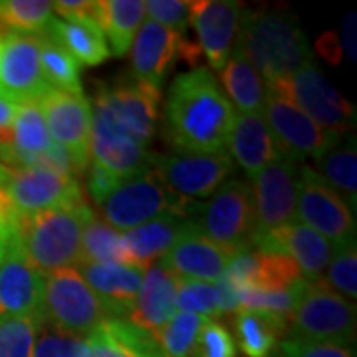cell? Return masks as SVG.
I'll use <instances>...</instances> for the list:
<instances>
[{"instance_id":"obj_4","label":"cell","mask_w":357,"mask_h":357,"mask_svg":"<svg viewBox=\"0 0 357 357\" xmlns=\"http://www.w3.org/2000/svg\"><path fill=\"white\" fill-rule=\"evenodd\" d=\"M102 220L119 232H128L161 217L197 218L201 204L181 199L171 191L155 169L121 178L102 203Z\"/></svg>"},{"instance_id":"obj_35","label":"cell","mask_w":357,"mask_h":357,"mask_svg":"<svg viewBox=\"0 0 357 357\" xmlns=\"http://www.w3.org/2000/svg\"><path fill=\"white\" fill-rule=\"evenodd\" d=\"M52 18L48 0H0V24L10 32L38 36Z\"/></svg>"},{"instance_id":"obj_14","label":"cell","mask_w":357,"mask_h":357,"mask_svg":"<svg viewBox=\"0 0 357 357\" xmlns=\"http://www.w3.org/2000/svg\"><path fill=\"white\" fill-rule=\"evenodd\" d=\"M264 119L280 147L282 155H288L302 163V159L312 157L314 161L344 139L332 131L321 129L296 105L268 91L264 105Z\"/></svg>"},{"instance_id":"obj_38","label":"cell","mask_w":357,"mask_h":357,"mask_svg":"<svg viewBox=\"0 0 357 357\" xmlns=\"http://www.w3.org/2000/svg\"><path fill=\"white\" fill-rule=\"evenodd\" d=\"M321 282L333 292L356 302L357 298V250L356 243L337 246L330 264L326 268Z\"/></svg>"},{"instance_id":"obj_1","label":"cell","mask_w":357,"mask_h":357,"mask_svg":"<svg viewBox=\"0 0 357 357\" xmlns=\"http://www.w3.org/2000/svg\"><path fill=\"white\" fill-rule=\"evenodd\" d=\"M234 107L204 66L178 74L167 96V139L175 151L227 153Z\"/></svg>"},{"instance_id":"obj_51","label":"cell","mask_w":357,"mask_h":357,"mask_svg":"<svg viewBox=\"0 0 357 357\" xmlns=\"http://www.w3.org/2000/svg\"><path fill=\"white\" fill-rule=\"evenodd\" d=\"M356 13H349L345 16L344 24H342V34L337 36L340 38V44H342V50L344 54L351 60L356 62L357 60V42H356Z\"/></svg>"},{"instance_id":"obj_12","label":"cell","mask_w":357,"mask_h":357,"mask_svg":"<svg viewBox=\"0 0 357 357\" xmlns=\"http://www.w3.org/2000/svg\"><path fill=\"white\" fill-rule=\"evenodd\" d=\"M4 192L18 217H30L44 211L84 203V192L77 177L44 167L10 171V181L4 187Z\"/></svg>"},{"instance_id":"obj_3","label":"cell","mask_w":357,"mask_h":357,"mask_svg":"<svg viewBox=\"0 0 357 357\" xmlns=\"http://www.w3.org/2000/svg\"><path fill=\"white\" fill-rule=\"evenodd\" d=\"M96 218L86 201L66 208L44 211L30 217H18V243L30 264L42 276L74 268L82 255V236Z\"/></svg>"},{"instance_id":"obj_32","label":"cell","mask_w":357,"mask_h":357,"mask_svg":"<svg viewBox=\"0 0 357 357\" xmlns=\"http://www.w3.org/2000/svg\"><path fill=\"white\" fill-rule=\"evenodd\" d=\"M40 38V66L52 89H60L66 93L84 96L82 79H79V64L74 56L64 50L58 42L48 34H38Z\"/></svg>"},{"instance_id":"obj_28","label":"cell","mask_w":357,"mask_h":357,"mask_svg":"<svg viewBox=\"0 0 357 357\" xmlns=\"http://www.w3.org/2000/svg\"><path fill=\"white\" fill-rule=\"evenodd\" d=\"M143 20H145V0L96 2V22L102 28L105 40L112 44L109 52L115 58L128 56L133 40L143 26Z\"/></svg>"},{"instance_id":"obj_49","label":"cell","mask_w":357,"mask_h":357,"mask_svg":"<svg viewBox=\"0 0 357 357\" xmlns=\"http://www.w3.org/2000/svg\"><path fill=\"white\" fill-rule=\"evenodd\" d=\"M16 107H18V103L0 93V155L10 149Z\"/></svg>"},{"instance_id":"obj_6","label":"cell","mask_w":357,"mask_h":357,"mask_svg":"<svg viewBox=\"0 0 357 357\" xmlns=\"http://www.w3.org/2000/svg\"><path fill=\"white\" fill-rule=\"evenodd\" d=\"M42 321L56 330L88 337L109 319L102 300L82 278L77 268H62L44 276Z\"/></svg>"},{"instance_id":"obj_9","label":"cell","mask_w":357,"mask_h":357,"mask_svg":"<svg viewBox=\"0 0 357 357\" xmlns=\"http://www.w3.org/2000/svg\"><path fill=\"white\" fill-rule=\"evenodd\" d=\"M335 246L356 243V213L314 171V167L300 165L296 189V218Z\"/></svg>"},{"instance_id":"obj_24","label":"cell","mask_w":357,"mask_h":357,"mask_svg":"<svg viewBox=\"0 0 357 357\" xmlns=\"http://www.w3.org/2000/svg\"><path fill=\"white\" fill-rule=\"evenodd\" d=\"M227 153L232 163H238L244 175L250 178L282 157L280 147L262 114L234 115Z\"/></svg>"},{"instance_id":"obj_27","label":"cell","mask_w":357,"mask_h":357,"mask_svg":"<svg viewBox=\"0 0 357 357\" xmlns=\"http://www.w3.org/2000/svg\"><path fill=\"white\" fill-rule=\"evenodd\" d=\"M44 34H48L64 50L70 52L77 64L100 66L112 56L102 28L93 18H52Z\"/></svg>"},{"instance_id":"obj_45","label":"cell","mask_w":357,"mask_h":357,"mask_svg":"<svg viewBox=\"0 0 357 357\" xmlns=\"http://www.w3.org/2000/svg\"><path fill=\"white\" fill-rule=\"evenodd\" d=\"M88 357H137L103 321L88 335Z\"/></svg>"},{"instance_id":"obj_50","label":"cell","mask_w":357,"mask_h":357,"mask_svg":"<svg viewBox=\"0 0 357 357\" xmlns=\"http://www.w3.org/2000/svg\"><path fill=\"white\" fill-rule=\"evenodd\" d=\"M316 48H318L319 56H321L324 60H328L332 66H337L342 62V58H344V50H342L340 38H337V34L332 32V30L319 36Z\"/></svg>"},{"instance_id":"obj_36","label":"cell","mask_w":357,"mask_h":357,"mask_svg":"<svg viewBox=\"0 0 357 357\" xmlns=\"http://www.w3.org/2000/svg\"><path fill=\"white\" fill-rule=\"evenodd\" d=\"M302 280L304 276L290 256L280 252H264L255 248V276L250 288L290 290Z\"/></svg>"},{"instance_id":"obj_2","label":"cell","mask_w":357,"mask_h":357,"mask_svg":"<svg viewBox=\"0 0 357 357\" xmlns=\"http://www.w3.org/2000/svg\"><path fill=\"white\" fill-rule=\"evenodd\" d=\"M236 50L260 72L268 88L314 62L306 32L284 8H248Z\"/></svg>"},{"instance_id":"obj_52","label":"cell","mask_w":357,"mask_h":357,"mask_svg":"<svg viewBox=\"0 0 357 357\" xmlns=\"http://www.w3.org/2000/svg\"><path fill=\"white\" fill-rule=\"evenodd\" d=\"M10 181V171L0 163V189H4Z\"/></svg>"},{"instance_id":"obj_37","label":"cell","mask_w":357,"mask_h":357,"mask_svg":"<svg viewBox=\"0 0 357 357\" xmlns=\"http://www.w3.org/2000/svg\"><path fill=\"white\" fill-rule=\"evenodd\" d=\"M296 296H298V284L290 290H262V288L246 286L238 290V306L241 310H250L270 318L284 319L290 326Z\"/></svg>"},{"instance_id":"obj_19","label":"cell","mask_w":357,"mask_h":357,"mask_svg":"<svg viewBox=\"0 0 357 357\" xmlns=\"http://www.w3.org/2000/svg\"><path fill=\"white\" fill-rule=\"evenodd\" d=\"M44 276L16 243L0 260V319L36 318L42 314Z\"/></svg>"},{"instance_id":"obj_34","label":"cell","mask_w":357,"mask_h":357,"mask_svg":"<svg viewBox=\"0 0 357 357\" xmlns=\"http://www.w3.org/2000/svg\"><path fill=\"white\" fill-rule=\"evenodd\" d=\"M206 318L189 314V312H175V316L153 332L155 342L159 344L165 357H195L197 356V340Z\"/></svg>"},{"instance_id":"obj_18","label":"cell","mask_w":357,"mask_h":357,"mask_svg":"<svg viewBox=\"0 0 357 357\" xmlns=\"http://www.w3.org/2000/svg\"><path fill=\"white\" fill-rule=\"evenodd\" d=\"M89 155L93 157V163L115 177L126 178L147 169L153 153L128 135L105 112L96 107V112H91Z\"/></svg>"},{"instance_id":"obj_20","label":"cell","mask_w":357,"mask_h":357,"mask_svg":"<svg viewBox=\"0 0 357 357\" xmlns=\"http://www.w3.org/2000/svg\"><path fill=\"white\" fill-rule=\"evenodd\" d=\"M255 248L264 250V252H280V255L290 256L296 262V266L300 268L304 280L316 282L321 280L337 246L330 243L328 238H324L316 230L296 220L292 225H286L258 238Z\"/></svg>"},{"instance_id":"obj_26","label":"cell","mask_w":357,"mask_h":357,"mask_svg":"<svg viewBox=\"0 0 357 357\" xmlns=\"http://www.w3.org/2000/svg\"><path fill=\"white\" fill-rule=\"evenodd\" d=\"M195 229H199L197 218L161 217L149 220L137 229L121 232L129 264L145 270Z\"/></svg>"},{"instance_id":"obj_29","label":"cell","mask_w":357,"mask_h":357,"mask_svg":"<svg viewBox=\"0 0 357 357\" xmlns=\"http://www.w3.org/2000/svg\"><path fill=\"white\" fill-rule=\"evenodd\" d=\"M225 96L241 114H262L268 100V84L238 50L232 52L220 72Z\"/></svg>"},{"instance_id":"obj_31","label":"cell","mask_w":357,"mask_h":357,"mask_svg":"<svg viewBox=\"0 0 357 357\" xmlns=\"http://www.w3.org/2000/svg\"><path fill=\"white\" fill-rule=\"evenodd\" d=\"M318 169H314L333 191L340 192L345 203L356 211L357 203V149L356 137H345L332 149L316 159Z\"/></svg>"},{"instance_id":"obj_15","label":"cell","mask_w":357,"mask_h":357,"mask_svg":"<svg viewBox=\"0 0 357 357\" xmlns=\"http://www.w3.org/2000/svg\"><path fill=\"white\" fill-rule=\"evenodd\" d=\"M159 98V89L143 86L129 77L114 86H100L96 107L105 112L128 135L147 147L157 129Z\"/></svg>"},{"instance_id":"obj_16","label":"cell","mask_w":357,"mask_h":357,"mask_svg":"<svg viewBox=\"0 0 357 357\" xmlns=\"http://www.w3.org/2000/svg\"><path fill=\"white\" fill-rule=\"evenodd\" d=\"M248 6L234 0H199L191 2L189 24L197 30L199 48L213 70L222 72L243 30Z\"/></svg>"},{"instance_id":"obj_22","label":"cell","mask_w":357,"mask_h":357,"mask_svg":"<svg viewBox=\"0 0 357 357\" xmlns=\"http://www.w3.org/2000/svg\"><path fill=\"white\" fill-rule=\"evenodd\" d=\"M232 256L227 248L218 246L201 230L195 229L161 256V264L177 278L215 284L225 274Z\"/></svg>"},{"instance_id":"obj_5","label":"cell","mask_w":357,"mask_h":357,"mask_svg":"<svg viewBox=\"0 0 357 357\" xmlns=\"http://www.w3.org/2000/svg\"><path fill=\"white\" fill-rule=\"evenodd\" d=\"M356 302L347 300L321 280L298 284L288 335L356 347Z\"/></svg>"},{"instance_id":"obj_33","label":"cell","mask_w":357,"mask_h":357,"mask_svg":"<svg viewBox=\"0 0 357 357\" xmlns=\"http://www.w3.org/2000/svg\"><path fill=\"white\" fill-rule=\"evenodd\" d=\"M79 262L89 264H129L128 250L123 244V234L102 218H91L82 236ZM77 262V264H79Z\"/></svg>"},{"instance_id":"obj_11","label":"cell","mask_w":357,"mask_h":357,"mask_svg":"<svg viewBox=\"0 0 357 357\" xmlns=\"http://www.w3.org/2000/svg\"><path fill=\"white\" fill-rule=\"evenodd\" d=\"M300 161L282 155L252 177L256 213V241L296 222V189ZM256 244V243H255Z\"/></svg>"},{"instance_id":"obj_7","label":"cell","mask_w":357,"mask_h":357,"mask_svg":"<svg viewBox=\"0 0 357 357\" xmlns=\"http://www.w3.org/2000/svg\"><path fill=\"white\" fill-rule=\"evenodd\" d=\"M199 230L232 255L255 248L256 213L252 189L244 178L222 183L197 215Z\"/></svg>"},{"instance_id":"obj_47","label":"cell","mask_w":357,"mask_h":357,"mask_svg":"<svg viewBox=\"0 0 357 357\" xmlns=\"http://www.w3.org/2000/svg\"><path fill=\"white\" fill-rule=\"evenodd\" d=\"M89 175H88V191L91 201L96 204H100L107 197V192L114 189L115 185L121 181L119 177H115L114 173L105 171L103 167H100L98 163H91L88 167Z\"/></svg>"},{"instance_id":"obj_13","label":"cell","mask_w":357,"mask_h":357,"mask_svg":"<svg viewBox=\"0 0 357 357\" xmlns=\"http://www.w3.org/2000/svg\"><path fill=\"white\" fill-rule=\"evenodd\" d=\"M38 105L52 139L70 155L76 173L82 175L88 171L91 161V105L88 98L50 88L42 96Z\"/></svg>"},{"instance_id":"obj_43","label":"cell","mask_w":357,"mask_h":357,"mask_svg":"<svg viewBox=\"0 0 357 357\" xmlns=\"http://www.w3.org/2000/svg\"><path fill=\"white\" fill-rule=\"evenodd\" d=\"M236 342L232 333L217 319H206L197 340L195 357H236Z\"/></svg>"},{"instance_id":"obj_25","label":"cell","mask_w":357,"mask_h":357,"mask_svg":"<svg viewBox=\"0 0 357 357\" xmlns=\"http://www.w3.org/2000/svg\"><path fill=\"white\" fill-rule=\"evenodd\" d=\"M77 272L102 300L109 318H128L141 288L143 272L128 264H89L79 262Z\"/></svg>"},{"instance_id":"obj_39","label":"cell","mask_w":357,"mask_h":357,"mask_svg":"<svg viewBox=\"0 0 357 357\" xmlns=\"http://www.w3.org/2000/svg\"><path fill=\"white\" fill-rule=\"evenodd\" d=\"M32 357H88V337L40 321Z\"/></svg>"},{"instance_id":"obj_23","label":"cell","mask_w":357,"mask_h":357,"mask_svg":"<svg viewBox=\"0 0 357 357\" xmlns=\"http://www.w3.org/2000/svg\"><path fill=\"white\" fill-rule=\"evenodd\" d=\"M177 276L155 260L143 272L135 304L126 319L145 332H157L177 312Z\"/></svg>"},{"instance_id":"obj_48","label":"cell","mask_w":357,"mask_h":357,"mask_svg":"<svg viewBox=\"0 0 357 357\" xmlns=\"http://www.w3.org/2000/svg\"><path fill=\"white\" fill-rule=\"evenodd\" d=\"M52 13L64 16V20H72V18L96 20V2L93 0H58V2H52Z\"/></svg>"},{"instance_id":"obj_10","label":"cell","mask_w":357,"mask_h":357,"mask_svg":"<svg viewBox=\"0 0 357 357\" xmlns=\"http://www.w3.org/2000/svg\"><path fill=\"white\" fill-rule=\"evenodd\" d=\"M149 167L171 191L192 203L211 199L234 171L229 153H187L175 149L151 155Z\"/></svg>"},{"instance_id":"obj_17","label":"cell","mask_w":357,"mask_h":357,"mask_svg":"<svg viewBox=\"0 0 357 357\" xmlns=\"http://www.w3.org/2000/svg\"><path fill=\"white\" fill-rule=\"evenodd\" d=\"M50 89L40 66V38L8 32L0 38V93L16 103L42 100Z\"/></svg>"},{"instance_id":"obj_53","label":"cell","mask_w":357,"mask_h":357,"mask_svg":"<svg viewBox=\"0 0 357 357\" xmlns=\"http://www.w3.org/2000/svg\"><path fill=\"white\" fill-rule=\"evenodd\" d=\"M8 32H10V30H6V28H4V26L0 24V38H2V36H6V34H8Z\"/></svg>"},{"instance_id":"obj_8","label":"cell","mask_w":357,"mask_h":357,"mask_svg":"<svg viewBox=\"0 0 357 357\" xmlns=\"http://www.w3.org/2000/svg\"><path fill=\"white\" fill-rule=\"evenodd\" d=\"M268 91L296 105L326 131L347 135L356 126V107L333 88L316 62L270 86Z\"/></svg>"},{"instance_id":"obj_21","label":"cell","mask_w":357,"mask_h":357,"mask_svg":"<svg viewBox=\"0 0 357 357\" xmlns=\"http://www.w3.org/2000/svg\"><path fill=\"white\" fill-rule=\"evenodd\" d=\"M185 36L157 22H143L131 44V79L159 89L171 66L177 62Z\"/></svg>"},{"instance_id":"obj_42","label":"cell","mask_w":357,"mask_h":357,"mask_svg":"<svg viewBox=\"0 0 357 357\" xmlns=\"http://www.w3.org/2000/svg\"><path fill=\"white\" fill-rule=\"evenodd\" d=\"M145 14H149V20L165 26L169 30L185 36L189 28L191 16V2L187 0H147Z\"/></svg>"},{"instance_id":"obj_46","label":"cell","mask_w":357,"mask_h":357,"mask_svg":"<svg viewBox=\"0 0 357 357\" xmlns=\"http://www.w3.org/2000/svg\"><path fill=\"white\" fill-rule=\"evenodd\" d=\"M18 243V215L4 189H0V260Z\"/></svg>"},{"instance_id":"obj_41","label":"cell","mask_w":357,"mask_h":357,"mask_svg":"<svg viewBox=\"0 0 357 357\" xmlns=\"http://www.w3.org/2000/svg\"><path fill=\"white\" fill-rule=\"evenodd\" d=\"M177 307L181 312L197 314L206 319H215L218 314L217 286L213 282L178 278Z\"/></svg>"},{"instance_id":"obj_40","label":"cell","mask_w":357,"mask_h":357,"mask_svg":"<svg viewBox=\"0 0 357 357\" xmlns=\"http://www.w3.org/2000/svg\"><path fill=\"white\" fill-rule=\"evenodd\" d=\"M42 316L0 319V357H32Z\"/></svg>"},{"instance_id":"obj_30","label":"cell","mask_w":357,"mask_h":357,"mask_svg":"<svg viewBox=\"0 0 357 357\" xmlns=\"http://www.w3.org/2000/svg\"><path fill=\"white\" fill-rule=\"evenodd\" d=\"M232 328L241 351L248 357L272 356L282 335L288 332V324L284 319L270 318L250 310H238L232 319Z\"/></svg>"},{"instance_id":"obj_44","label":"cell","mask_w":357,"mask_h":357,"mask_svg":"<svg viewBox=\"0 0 357 357\" xmlns=\"http://www.w3.org/2000/svg\"><path fill=\"white\" fill-rule=\"evenodd\" d=\"M276 357H356V349L345 345L307 342V340L286 335L278 342Z\"/></svg>"}]
</instances>
